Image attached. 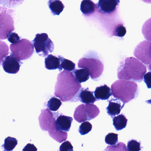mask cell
Listing matches in <instances>:
<instances>
[{
  "label": "cell",
  "mask_w": 151,
  "mask_h": 151,
  "mask_svg": "<svg viewBox=\"0 0 151 151\" xmlns=\"http://www.w3.org/2000/svg\"><path fill=\"white\" fill-rule=\"evenodd\" d=\"M82 86L76 79L73 72L63 70L58 75L54 94L63 101H79Z\"/></svg>",
  "instance_id": "cell-1"
},
{
  "label": "cell",
  "mask_w": 151,
  "mask_h": 151,
  "mask_svg": "<svg viewBox=\"0 0 151 151\" xmlns=\"http://www.w3.org/2000/svg\"><path fill=\"white\" fill-rule=\"evenodd\" d=\"M146 71V67L138 60L134 57H128L120 62L117 77L120 80L140 83Z\"/></svg>",
  "instance_id": "cell-2"
},
{
  "label": "cell",
  "mask_w": 151,
  "mask_h": 151,
  "mask_svg": "<svg viewBox=\"0 0 151 151\" xmlns=\"http://www.w3.org/2000/svg\"><path fill=\"white\" fill-rule=\"evenodd\" d=\"M112 95L124 104L137 98L138 95V85L135 82L118 80L111 85Z\"/></svg>",
  "instance_id": "cell-3"
},
{
  "label": "cell",
  "mask_w": 151,
  "mask_h": 151,
  "mask_svg": "<svg viewBox=\"0 0 151 151\" xmlns=\"http://www.w3.org/2000/svg\"><path fill=\"white\" fill-rule=\"evenodd\" d=\"M78 68H86L90 72L91 78L97 80L101 76L104 70V65L98 57L87 56L79 60L78 64Z\"/></svg>",
  "instance_id": "cell-4"
},
{
  "label": "cell",
  "mask_w": 151,
  "mask_h": 151,
  "mask_svg": "<svg viewBox=\"0 0 151 151\" xmlns=\"http://www.w3.org/2000/svg\"><path fill=\"white\" fill-rule=\"evenodd\" d=\"M12 54L19 61L30 58L34 52V46L29 40L23 39L18 43L10 46Z\"/></svg>",
  "instance_id": "cell-5"
},
{
  "label": "cell",
  "mask_w": 151,
  "mask_h": 151,
  "mask_svg": "<svg viewBox=\"0 0 151 151\" xmlns=\"http://www.w3.org/2000/svg\"><path fill=\"white\" fill-rule=\"evenodd\" d=\"M100 114L99 108L93 104H81L76 109L74 117L79 123L90 121L97 117Z\"/></svg>",
  "instance_id": "cell-6"
},
{
  "label": "cell",
  "mask_w": 151,
  "mask_h": 151,
  "mask_svg": "<svg viewBox=\"0 0 151 151\" xmlns=\"http://www.w3.org/2000/svg\"><path fill=\"white\" fill-rule=\"evenodd\" d=\"M32 43L36 52L41 57H45L49 53L52 52L54 49L53 43L47 33L37 34Z\"/></svg>",
  "instance_id": "cell-7"
},
{
  "label": "cell",
  "mask_w": 151,
  "mask_h": 151,
  "mask_svg": "<svg viewBox=\"0 0 151 151\" xmlns=\"http://www.w3.org/2000/svg\"><path fill=\"white\" fill-rule=\"evenodd\" d=\"M134 55L151 71V42L147 40L139 43L135 48Z\"/></svg>",
  "instance_id": "cell-8"
},
{
  "label": "cell",
  "mask_w": 151,
  "mask_h": 151,
  "mask_svg": "<svg viewBox=\"0 0 151 151\" xmlns=\"http://www.w3.org/2000/svg\"><path fill=\"white\" fill-rule=\"evenodd\" d=\"M39 121L40 128L43 131H49L51 126L56 122L57 114L53 113L48 109H42Z\"/></svg>",
  "instance_id": "cell-9"
},
{
  "label": "cell",
  "mask_w": 151,
  "mask_h": 151,
  "mask_svg": "<svg viewBox=\"0 0 151 151\" xmlns=\"http://www.w3.org/2000/svg\"><path fill=\"white\" fill-rule=\"evenodd\" d=\"M14 30V21L11 16L1 12V39L5 40L8 38L11 32Z\"/></svg>",
  "instance_id": "cell-10"
},
{
  "label": "cell",
  "mask_w": 151,
  "mask_h": 151,
  "mask_svg": "<svg viewBox=\"0 0 151 151\" xmlns=\"http://www.w3.org/2000/svg\"><path fill=\"white\" fill-rule=\"evenodd\" d=\"M21 63H22L11 54L10 55L5 57L2 65L5 72L9 74H15L19 72Z\"/></svg>",
  "instance_id": "cell-11"
},
{
  "label": "cell",
  "mask_w": 151,
  "mask_h": 151,
  "mask_svg": "<svg viewBox=\"0 0 151 151\" xmlns=\"http://www.w3.org/2000/svg\"><path fill=\"white\" fill-rule=\"evenodd\" d=\"M119 3L118 0H100L97 5V9L101 14H112L116 11Z\"/></svg>",
  "instance_id": "cell-12"
},
{
  "label": "cell",
  "mask_w": 151,
  "mask_h": 151,
  "mask_svg": "<svg viewBox=\"0 0 151 151\" xmlns=\"http://www.w3.org/2000/svg\"><path fill=\"white\" fill-rule=\"evenodd\" d=\"M122 102L118 99H112L109 101V105L106 108L107 113L112 118L120 114L124 105H122Z\"/></svg>",
  "instance_id": "cell-13"
},
{
  "label": "cell",
  "mask_w": 151,
  "mask_h": 151,
  "mask_svg": "<svg viewBox=\"0 0 151 151\" xmlns=\"http://www.w3.org/2000/svg\"><path fill=\"white\" fill-rule=\"evenodd\" d=\"M48 133L50 137L60 143L66 140L68 138V133L58 129L55 122L51 126Z\"/></svg>",
  "instance_id": "cell-14"
},
{
  "label": "cell",
  "mask_w": 151,
  "mask_h": 151,
  "mask_svg": "<svg viewBox=\"0 0 151 151\" xmlns=\"http://www.w3.org/2000/svg\"><path fill=\"white\" fill-rule=\"evenodd\" d=\"M72 121L73 118L72 117L61 115L56 118L55 123L58 129L67 132L70 129Z\"/></svg>",
  "instance_id": "cell-15"
},
{
  "label": "cell",
  "mask_w": 151,
  "mask_h": 151,
  "mask_svg": "<svg viewBox=\"0 0 151 151\" xmlns=\"http://www.w3.org/2000/svg\"><path fill=\"white\" fill-rule=\"evenodd\" d=\"M94 93L97 101L108 100L112 95L111 89L106 85L97 87L94 91Z\"/></svg>",
  "instance_id": "cell-16"
},
{
  "label": "cell",
  "mask_w": 151,
  "mask_h": 151,
  "mask_svg": "<svg viewBox=\"0 0 151 151\" xmlns=\"http://www.w3.org/2000/svg\"><path fill=\"white\" fill-rule=\"evenodd\" d=\"M78 98L79 100L86 104H93L97 101L93 95V92L89 91L88 88L81 89Z\"/></svg>",
  "instance_id": "cell-17"
},
{
  "label": "cell",
  "mask_w": 151,
  "mask_h": 151,
  "mask_svg": "<svg viewBox=\"0 0 151 151\" xmlns=\"http://www.w3.org/2000/svg\"><path fill=\"white\" fill-rule=\"evenodd\" d=\"M97 9V5L90 0H83L81 2L80 10L84 15L93 14Z\"/></svg>",
  "instance_id": "cell-18"
},
{
  "label": "cell",
  "mask_w": 151,
  "mask_h": 151,
  "mask_svg": "<svg viewBox=\"0 0 151 151\" xmlns=\"http://www.w3.org/2000/svg\"><path fill=\"white\" fill-rule=\"evenodd\" d=\"M60 57H56L52 54L47 55L45 59V68L49 70L60 68Z\"/></svg>",
  "instance_id": "cell-19"
},
{
  "label": "cell",
  "mask_w": 151,
  "mask_h": 151,
  "mask_svg": "<svg viewBox=\"0 0 151 151\" xmlns=\"http://www.w3.org/2000/svg\"><path fill=\"white\" fill-rule=\"evenodd\" d=\"M48 5L53 15H59L64 8V5L59 0H50Z\"/></svg>",
  "instance_id": "cell-20"
},
{
  "label": "cell",
  "mask_w": 151,
  "mask_h": 151,
  "mask_svg": "<svg viewBox=\"0 0 151 151\" xmlns=\"http://www.w3.org/2000/svg\"><path fill=\"white\" fill-rule=\"evenodd\" d=\"M77 81L79 83L86 82L90 78V72L88 69L83 68L79 69H76L73 71Z\"/></svg>",
  "instance_id": "cell-21"
},
{
  "label": "cell",
  "mask_w": 151,
  "mask_h": 151,
  "mask_svg": "<svg viewBox=\"0 0 151 151\" xmlns=\"http://www.w3.org/2000/svg\"><path fill=\"white\" fill-rule=\"evenodd\" d=\"M113 125L116 130L123 129L126 127L128 120L123 114L115 116L113 119Z\"/></svg>",
  "instance_id": "cell-22"
},
{
  "label": "cell",
  "mask_w": 151,
  "mask_h": 151,
  "mask_svg": "<svg viewBox=\"0 0 151 151\" xmlns=\"http://www.w3.org/2000/svg\"><path fill=\"white\" fill-rule=\"evenodd\" d=\"M60 59L61 64L59 71H61L63 69L66 71H71L75 70L76 64L71 60L65 59L61 56H59Z\"/></svg>",
  "instance_id": "cell-23"
},
{
  "label": "cell",
  "mask_w": 151,
  "mask_h": 151,
  "mask_svg": "<svg viewBox=\"0 0 151 151\" xmlns=\"http://www.w3.org/2000/svg\"><path fill=\"white\" fill-rule=\"evenodd\" d=\"M18 144L16 139L9 137L5 139V142L2 147H4V151H12Z\"/></svg>",
  "instance_id": "cell-24"
},
{
  "label": "cell",
  "mask_w": 151,
  "mask_h": 151,
  "mask_svg": "<svg viewBox=\"0 0 151 151\" xmlns=\"http://www.w3.org/2000/svg\"><path fill=\"white\" fill-rule=\"evenodd\" d=\"M142 32L145 39L151 42V18L146 21L143 24Z\"/></svg>",
  "instance_id": "cell-25"
},
{
  "label": "cell",
  "mask_w": 151,
  "mask_h": 151,
  "mask_svg": "<svg viewBox=\"0 0 151 151\" xmlns=\"http://www.w3.org/2000/svg\"><path fill=\"white\" fill-rule=\"evenodd\" d=\"M62 105L61 101L55 97H52L47 102V108L52 111H57Z\"/></svg>",
  "instance_id": "cell-26"
},
{
  "label": "cell",
  "mask_w": 151,
  "mask_h": 151,
  "mask_svg": "<svg viewBox=\"0 0 151 151\" xmlns=\"http://www.w3.org/2000/svg\"><path fill=\"white\" fill-rule=\"evenodd\" d=\"M104 151H129L125 144L119 142L116 145L108 146Z\"/></svg>",
  "instance_id": "cell-27"
},
{
  "label": "cell",
  "mask_w": 151,
  "mask_h": 151,
  "mask_svg": "<svg viewBox=\"0 0 151 151\" xmlns=\"http://www.w3.org/2000/svg\"><path fill=\"white\" fill-rule=\"evenodd\" d=\"M118 134L114 133H108L105 137V142L110 145H116L118 143Z\"/></svg>",
  "instance_id": "cell-28"
},
{
  "label": "cell",
  "mask_w": 151,
  "mask_h": 151,
  "mask_svg": "<svg viewBox=\"0 0 151 151\" xmlns=\"http://www.w3.org/2000/svg\"><path fill=\"white\" fill-rule=\"evenodd\" d=\"M92 125L89 122H85L82 123L79 126L78 132L81 135H84L89 133L91 131Z\"/></svg>",
  "instance_id": "cell-29"
},
{
  "label": "cell",
  "mask_w": 151,
  "mask_h": 151,
  "mask_svg": "<svg viewBox=\"0 0 151 151\" xmlns=\"http://www.w3.org/2000/svg\"><path fill=\"white\" fill-rule=\"evenodd\" d=\"M127 149L129 151H139L141 150L140 142H138L135 139H132L128 141Z\"/></svg>",
  "instance_id": "cell-30"
},
{
  "label": "cell",
  "mask_w": 151,
  "mask_h": 151,
  "mask_svg": "<svg viewBox=\"0 0 151 151\" xmlns=\"http://www.w3.org/2000/svg\"><path fill=\"white\" fill-rule=\"evenodd\" d=\"M126 33V29L123 24H119L116 26L113 32V35L116 37H122Z\"/></svg>",
  "instance_id": "cell-31"
},
{
  "label": "cell",
  "mask_w": 151,
  "mask_h": 151,
  "mask_svg": "<svg viewBox=\"0 0 151 151\" xmlns=\"http://www.w3.org/2000/svg\"><path fill=\"white\" fill-rule=\"evenodd\" d=\"M60 151H74L73 146L69 141H65L60 146Z\"/></svg>",
  "instance_id": "cell-32"
},
{
  "label": "cell",
  "mask_w": 151,
  "mask_h": 151,
  "mask_svg": "<svg viewBox=\"0 0 151 151\" xmlns=\"http://www.w3.org/2000/svg\"><path fill=\"white\" fill-rule=\"evenodd\" d=\"M8 40L12 44H15L20 41V37L15 32H11L9 35Z\"/></svg>",
  "instance_id": "cell-33"
},
{
  "label": "cell",
  "mask_w": 151,
  "mask_h": 151,
  "mask_svg": "<svg viewBox=\"0 0 151 151\" xmlns=\"http://www.w3.org/2000/svg\"><path fill=\"white\" fill-rule=\"evenodd\" d=\"M144 81L148 89H151V71L147 72L144 76Z\"/></svg>",
  "instance_id": "cell-34"
},
{
  "label": "cell",
  "mask_w": 151,
  "mask_h": 151,
  "mask_svg": "<svg viewBox=\"0 0 151 151\" xmlns=\"http://www.w3.org/2000/svg\"><path fill=\"white\" fill-rule=\"evenodd\" d=\"M37 148L33 144H28L23 149V151H37Z\"/></svg>",
  "instance_id": "cell-35"
},
{
  "label": "cell",
  "mask_w": 151,
  "mask_h": 151,
  "mask_svg": "<svg viewBox=\"0 0 151 151\" xmlns=\"http://www.w3.org/2000/svg\"><path fill=\"white\" fill-rule=\"evenodd\" d=\"M146 103H148V104H151V99L150 100H148L146 101H145Z\"/></svg>",
  "instance_id": "cell-36"
}]
</instances>
